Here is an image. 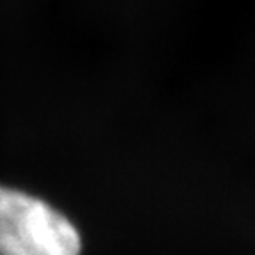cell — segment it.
<instances>
[{"label": "cell", "instance_id": "6da1fadb", "mask_svg": "<svg viewBox=\"0 0 255 255\" xmlns=\"http://www.w3.org/2000/svg\"><path fill=\"white\" fill-rule=\"evenodd\" d=\"M78 225L50 200L0 183V255H82Z\"/></svg>", "mask_w": 255, "mask_h": 255}]
</instances>
